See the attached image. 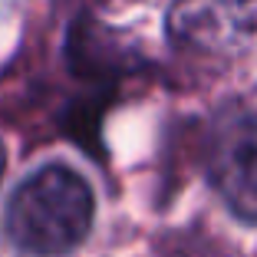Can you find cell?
Returning <instances> with one entry per match:
<instances>
[{"label": "cell", "instance_id": "cell-2", "mask_svg": "<svg viewBox=\"0 0 257 257\" xmlns=\"http://www.w3.org/2000/svg\"><path fill=\"white\" fill-rule=\"evenodd\" d=\"M165 30L175 46L201 56H244L257 50V0H175Z\"/></svg>", "mask_w": 257, "mask_h": 257}, {"label": "cell", "instance_id": "cell-1", "mask_svg": "<svg viewBox=\"0 0 257 257\" xmlns=\"http://www.w3.org/2000/svg\"><path fill=\"white\" fill-rule=\"evenodd\" d=\"M96 214L92 188L66 165H43L14 191L4 234L27 257H60L86 241Z\"/></svg>", "mask_w": 257, "mask_h": 257}, {"label": "cell", "instance_id": "cell-3", "mask_svg": "<svg viewBox=\"0 0 257 257\" xmlns=\"http://www.w3.org/2000/svg\"><path fill=\"white\" fill-rule=\"evenodd\" d=\"M204 165L227 208L257 224V112H237L221 122L208 142Z\"/></svg>", "mask_w": 257, "mask_h": 257}, {"label": "cell", "instance_id": "cell-4", "mask_svg": "<svg viewBox=\"0 0 257 257\" xmlns=\"http://www.w3.org/2000/svg\"><path fill=\"white\" fill-rule=\"evenodd\" d=\"M4 165H7V152H4V145H0V175H4Z\"/></svg>", "mask_w": 257, "mask_h": 257}]
</instances>
